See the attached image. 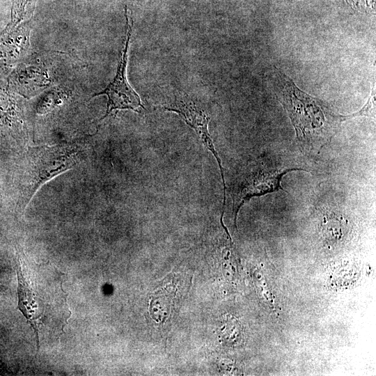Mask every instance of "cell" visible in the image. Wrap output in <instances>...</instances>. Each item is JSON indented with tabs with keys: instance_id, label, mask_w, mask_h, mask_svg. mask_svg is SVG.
<instances>
[{
	"instance_id": "1",
	"label": "cell",
	"mask_w": 376,
	"mask_h": 376,
	"mask_svg": "<svg viewBox=\"0 0 376 376\" xmlns=\"http://www.w3.org/2000/svg\"><path fill=\"white\" fill-rule=\"evenodd\" d=\"M276 78L279 87L276 95L290 118L301 151L311 156L318 155L338 131L344 121L343 115L301 91L283 73L277 72Z\"/></svg>"
},
{
	"instance_id": "2",
	"label": "cell",
	"mask_w": 376,
	"mask_h": 376,
	"mask_svg": "<svg viewBox=\"0 0 376 376\" xmlns=\"http://www.w3.org/2000/svg\"><path fill=\"white\" fill-rule=\"evenodd\" d=\"M293 171H308L307 169L272 154L260 156L242 167L231 188L235 228L238 212L246 201L254 196L283 191L281 185L282 178Z\"/></svg>"
},
{
	"instance_id": "3",
	"label": "cell",
	"mask_w": 376,
	"mask_h": 376,
	"mask_svg": "<svg viewBox=\"0 0 376 376\" xmlns=\"http://www.w3.org/2000/svg\"><path fill=\"white\" fill-rule=\"evenodd\" d=\"M75 154V150L69 148H31L28 200L43 183L76 164Z\"/></svg>"
},
{
	"instance_id": "4",
	"label": "cell",
	"mask_w": 376,
	"mask_h": 376,
	"mask_svg": "<svg viewBox=\"0 0 376 376\" xmlns=\"http://www.w3.org/2000/svg\"><path fill=\"white\" fill-rule=\"evenodd\" d=\"M125 10L127 26L126 40L118 65L116 75L113 81L105 89L93 95L95 97L100 95H106L108 97L107 113L102 118L107 117L113 110L132 109L138 111L139 107L143 108L139 95L130 86L126 77L127 51L133 22L129 19L126 7Z\"/></svg>"
},
{
	"instance_id": "5",
	"label": "cell",
	"mask_w": 376,
	"mask_h": 376,
	"mask_svg": "<svg viewBox=\"0 0 376 376\" xmlns=\"http://www.w3.org/2000/svg\"><path fill=\"white\" fill-rule=\"evenodd\" d=\"M164 109L178 113V115L182 117L185 123L196 131L203 145L210 152H212L217 159L224 185V202L222 207L224 208L226 205V187L224 175V169L221 166V161L217 152L216 151V149L214 148L213 142L207 130V125L210 118L203 110L199 109L191 101L187 99L180 98V100H177L171 107H166Z\"/></svg>"
},
{
	"instance_id": "6",
	"label": "cell",
	"mask_w": 376,
	"mask_h": 376,
	"mask_svg": "<svg viewBox=\"0 0 376 376\" xmlns=\"http://www.w3.org/2000/svg\"><path fill=\"white\" fill-rule=\"evenodd\" d=\"M344 121L346 120H350L353 118L359 117V116H366V117H370V118H375V87L373 88L371 94L367 101V102L365 104V105L363 107V108L354 113L347 115V116H343Z\"/></svg>"
}]
</instances>
